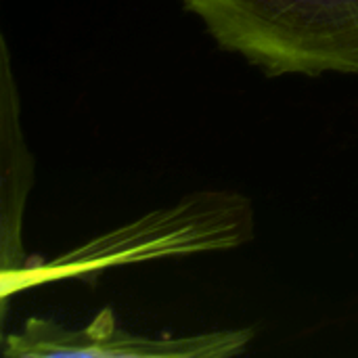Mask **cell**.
Listing matches in <instances>:
<instances>
[{"instance_id":"cell-1","label":"cell","mask_w":358,"mask_h":358,"mask_svg":"<svg viewBox=\"0 0 358 358\" xmlns=\"http://www.w3.org/2000/svg\"><path fill=\"white\" fill-rule=\"evenodd\" d=\"M214 42L268 78L358 76V0H180Z\"/></svg>"},{"instance_id":"cell-2","label":"cell","mask_w":358,"mask_h":358,"mask_svg":"<svg viewBox=\"0 0 358 358\" xmlns=\"http://www.w3.org/2000/svg\"><path fill=\"white\" fill-rule=\"evenodd\" d=\"M254 237L252 201L235 191H197L172 208L113 229L50 262H25L2 281V315L8 296L57 279H90L99 271L199 252L233 250Z\"/></svg>"},{"instance_id":"cell-3","label":"cell","mask_w":358,"mask_h":358,"mask_svg":"<svg viewBox=\"0 0 358 358\" xmlns=\"http://www.w3.org/2000/svg\"><path fill=\"white\" fill-rule=\"evenodd\" d=\"M254 336L252 327L185 338L138 336L122 329L113 310L103 308L82 329L31 317L19 334L2 340V355L6 358H231L243 355Z\"/></svg>"},{"instance_id":"cell-4","label":"cell","mask_w":358,"mask_h":358,"mask_svg":"<svg viewBox=\"0 0 358 358\" xmlns=\"http://www.w3.org/2000/svg\"><path fill=\"white\" fill-rule=\"evenodd\" d=\"M0 275L6 281L27 262L23 216L36 180V162L21 130L19 90L4 38H0Z\"/></svg>"}]
</instances>
